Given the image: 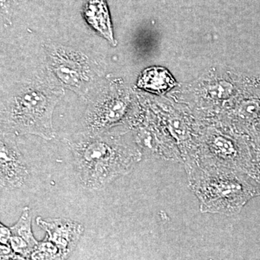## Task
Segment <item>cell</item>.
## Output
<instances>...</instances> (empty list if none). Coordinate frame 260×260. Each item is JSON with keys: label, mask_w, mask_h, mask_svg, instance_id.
<instances>
[{"label": "cell", "mask_w": 260, "mask_h": 260, "mask_svg": "<svg viewBox=\"0 0 260 260\" xmlns=\"http://www.w3.org/2000/svg\"><path fill=\"white\" fill-rule=\"evenodd\" d=\"M21 0H1V20L4 25H8L12 14Z\"/></svg>", "instance_id": "cell-12"}, {"label": "cell", "mask_w": 260, "mask_h": 260, "mask_svg": "<svg viewBox=\"0 0 260 260\" xmlns=\"http://www.w3.org/2000/svg\"><path fill=\"white\" fill-rule=\"evenodd\" d=\"M30 260H66L55 244L46 239L39 242L29 256Z\"/></svg>", "instance_id": "cell-11"}, {"label": "cell", "mask_w": 260, "mask_h": 260, "mask_svg": "<svg viewBox=\"0 0 260 260\" xmlns=\"http://www.w3.org/2000/svg\"><path fill=\"white\" fill-rule=\"evenodd\" d=\"M11 231L10 228L5 226L3 223L0 224V242L1 244H10L11 239Z\"/></svg>", "instance_id": "cell-14"}, {"label": "cell", "mask_w": 260, "mask_h": 260, "mask_svg": "<svg viewBox=\"0 0 260 260\" xmlns=\"http://www.w3.org/2000/svg\"><path fill=\"white\" fill-rule=\"evenodd\" d=\"M15 251L10 244H1L0 246V260H10L15 255Z\"/></svg>", "instance_id": "cell-13"}, {"label": "cell", "mask_w": 260, "mask_h": 260, "mask_svg": "<svg viewBox=\"0 0 260 260\" xmlns=\"http://www.w3.org/2000/svg\"><path fill=\"white\" fill-rule=\"evenodd\" d=\"M10 260H30L28 259V258L24 257V256L21 255H19V254H15L13 258H11Z\"/></svg>", "instance_id": "cell-16"}, {"label": "cell", "mask_w": 260, "mask_h": 260, "mask_svg": "<svg viewBox=\"0 0 260 260\" xmlns=\"http://www.w3.org/2000/svg\"><path fill=\"white\" fill-rule=\"evenodd\" d=\"M186 167L203 212L234 215L260 196L259 183L242 171L208 161H192Z\"/></svg>", "instance_id": "cell-2"}, {"label": "cell", "mask_w": 260, "mask_h": 260, "mask_svg": "<svg viewBox=\"0 0 260 260\" xmlns=\"http://www.w3.org/2000/svg\"><path fill=\"white\" fill-rule=\"evenodd\" d=\"M84 17L94 30L115 45L112 22L106 0H88L83 10Z\"/></svg>", "instance_id": "cell-8"}, {"label": "cell", "mask_w": 260, "mask_h": 260, "mask_svg": "<svg viewBox=\"0 0 260 260\" xmlns=\"http://www.w3.org/2000/svg\"><path fill=\"white\" fill-rule=\"evenodd\" d=\"M131 111L129 95L111 84L89 104L85 114V133L102 134L126 124Z\"/></svg>", "instance_id": "cell-4"}, {"label": "cell", "mask_w": 260, "mask_h": 260, "mask_svg": "<svg viewBox=\"0 0 260 260\" xmlns=\"http://www.w3.org/2000/svg\"><path fill=\"white\" fill-rule=\"evenodd\" d=\"M37 223L47 233V238L57 246L65 259H68L79 242L83 226L74 220L65 218L47 220L37 217Z\"/></svg>", "instance_id": "cell-7"}, {"label": "cell", "mask_w": 260, "mask_h": 260, "mask_svg": "<svg viewBox=\"0 0 260 260\" xmlns=\"http://www.w3.org/2000/svg\"><path fill=\"white\" fill-rule=\"evenodd\" d=\"M177 85L175 80L167 69L159 67L147 68L138 80V88L150 93L162 95Z\"/></svg>", "instance_id": "cell-9"}, {"label": "cell", "mask_w": 260, "mask_h": 260, "mask_svg": "<svg viewBox=\"0 0 260 260\" xmlns=\"http://www.w3.org/2000/svg\"><path fill=\"white\" fill-rule=\"evenodd\" d=\"M255 152V166L256 170V177L260 183V148Z\"/></svg>", "instance_id": "cell-15"}, {"label": "cell", "mask_w": 260, "mask_h": 260, "mask_svg": "<svg viewBox=\"0 0 260 260\" xmlns=\"http://www.w3.org/2000/svg\"><path fill=\"white\" fill-rule=\"evenodd\" d=\"M48 66L62 86L84 95L95 78L93 65L88 56L72 48L51 45L47 48Z\"/></svg>", "instance_id": "cell-5"}, {"label": "cell", "mask_w": 260, "mask_h": 260, "mask_svg": "<svg viewBox=\"0 0 260 260\" xmlns=\"http://www.w3.org/2000/svg\"><path fill=\"white\" fill-rule=\"evenodd\" d=\"M62 94V90L37 80L17 85L2 100L1 133L52 140L56 136L53 113Z\"/></svg>", "instance_id": "cell-3"}, {"label": "cell", "mask_w": 260, "mask_h": 260, "mask_svg": "<svg viewBox=\"0 0 260 260\" xmlns=\"http://www.w3.org/2000/svg\"><path fill=\"white\" fill-rule=\"evenodd\" d=\"M15 136L1 133L0 183L2 188L10 190L23 187L29 177L28 168Z\"/></svg>", "instance_id": "cell-6"}, {"label": "cell", "mask_w": 260, "mask_h": 260, "mask_svg": "<svg viewBox=\"0 0 260 260\" xmlns=\"http://www.w3.org/2000/svg\"><path fill=\"white\" fill-rule=\"evenodd\" d=\"M68 145L80 182L91 190L103 189L129 174L142 158L138 149L112 133H84L72 138Z\"/></svg>", "instance_id": "cell-1"}, {"label": "cell", "mask_w": 260, "mask_h": 260, "mask_svg": "<svg viewBox=\"0 0 260 260\" xmlns=\"http://www.w3.org/2000/svg\"><path fill=\"white\" fill-rule=\"evenodd\" d=\"M12 237L18 238L26 242L32 250H35L39 242L34 237L31 229V215L28 207H25L22 211L21 216L13 226L10 227Z\"/></svg>", "instance_id": "cell-10"}]
</instances>
